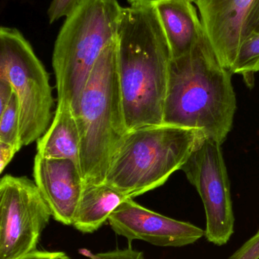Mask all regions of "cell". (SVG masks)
Masks as SVG:
<instances>
[{"mask_svg": "<svg viewBox=\"0 0 259 259\" xmlns=\"http://www.w3.org/2000/svg\"><path fill=\"white\" fill-rule=\"evenodd\" d=\"M126 199L124 195L106 183L85 185L72 226L83 234L94 233Z\"/></svg>", "mask_w": 259, "mask_h": 259, "instance_id": "obj_14", "label": "cell"}, {"mask_svg": "<svg viewBox=\"0 0 259 259\" xmlns=\"http://www.w3.org/2000/svg\"><path fill=\"white\" fill-rule=\"evenodd\" d=\"M14 94L15 91L9 78L0 77V112L7 107Z\"/></svg>", "mask_w": 259, "mask_h": 259, "instance_id": "obj_21", "label": "cell"}, {"mask_svg": "<svg viewBox=\"0 0 259 259\" xmlns=\"http://www.w3.org/2000/svg\"><path fill=\"white\" fill-rule=\"evenodd\" d=\"M155 7L172 59L190 53L205 33L195 3L192 0H161Z\"/></svg>", "mask_w": 259, "mask_h": 259, "instance_id": "obj_12", "label": "cell"}, {"mask_svg": "<svg viewBox=\"0 0 259 259\" xmlns=\"http://www.w3.org/2000/svg\"><path fill=\"white\" fill-rule=\"evenodd\" d=\"M231 71L242 74L247 80H252L253 74L259 71V31L243 37Z\"/></svg>", "mask_w": 259, "mask_h": 259, "instance_id": "obj_15", "label": "cell"}, {"mask_svg": "<svg viewBox=\"0 0 259 259\" xmlns=\"http://www.w3.org/2000/svg\"><path fill=\"white\" fill-rule=\"evenodd\" d=\"M130 6H152L161 0H127Z\"/></svg>", "mask_w": 259, "mask_h": 259, "instance_id": "obj_24", "label": "cell"}, {"mask_svg": "<svg viewBox=\"0 0 259 259\" xmlns=\"http://www.w3.org/2000/svg\"><path fill=\"white\" fill-rule=\"evenodd\" d=\"M18 152V149L12 145L0 142V173L4 171Z\"/></svg>", "mask_w": 259, "mask_h": 259, "instance_id": "obj_22", "label": "cell"}, {"mask_svg": "<svg viewBox=\"0 0 259 259\" xmlns=\"http://www.w3.org/2000/svg\"><path fill=\"white\" fill-rule=\"evenodd\" d=\"M33 176L52 213L63 225H72L85 183L80 167L68 159H53L36 154Z\"/></svg>", "mask_w": 259, "mask_h": 259, "instance_id": "obj_10", "label": "cell"}, {"mask_svg": "<svg viewBox=\"0 0 259 259\" xmlns=\"http://www.w3.org/2000/svg\"><path fill=\"white\" fill-rule=\"evenodd\" d=\"M228 259H259V229Z\"/></svg>", "mask_w": 259, "mask_h": 259, "instance_id": "obj_18", "label": "cell"}, {"mask_svg": "<svg viewBox=\"0 0 259 259\" xmlns=\"http://www.w3.org/2000/svg\"><path fill=\"white\" fill-rule=\"evenodd\" d=\"M232 74L204 33L190 53L170 62L163 124L198 130L222 144L237 109Z\"/></svg>", "mask_w": 259, "mask_h": 259, "instance_id": "obj_2", "label": "cell"}, {"mask_svg": "<svg viewBox=\"0 0 259 259\" xmlns=\"http://www.w3.org/2000/svg\"><path fill=\"white\" fill-rule=\"evenodd\" d=\"M221 143L206 137L181 170L200 195L206 214L207 240L224 246L234 232L231 187Z\"/></svg>", "mask_w": 259, "mask_h": 259, "instance_id": "obj_8", "label": "cell"}, {"mask_svg": "<svg viewBox=\"0 0 259 259\" xmlns=\"http://www.w3.org/2000/svg\"><path fill=\"white\" fill-rule=\"evenodd\" d=\"M0 142L12 145L18 151L23 146L20 136L19 104L15 93L7 107L0 112Z\"/></svg>", "mask_w": 259, "mask_h": 259, "instance_id": "obj_16", "label": "cell"}, {"mask_svg": "<svg viewBox=\"0 0 259 259\" xmlns=\"http://www.w3.org/2000/svg\"><path fill=\"white\" fill-rule=\"evenodd\" d=\"M52 217L34 181L5 175L0 181V259H15L36 250Z\"/></svg>", "mask_w": 259, "mask_h": 259, "instance_id": "obj_7", "label": "cell"}, {"mask_svg": "<svg viewBox=\"0 0 259 259\" xmlns=\"http://www.w3.org/2000/svg\"><path fill=\"white\" fill-rule=\"evenodd\" d=\"M82 0H53L47 11L50 24L62 17L71 15Z\"/></svg>", "mask_w": 259, "mask_h": 259, "instance_id": "obj_17", "label": "cell"}, {"mask_svg": "<svg viewBox=\"0 0 259 259\" xmlns=\"http://www.w3.org/2000/svg\"><path fill=\"white\" fill-rule=\"evenodd\" d=\"M117 60L128 130L162 124L172 56L155 5L123 8Z\"/></svg>", "mask_w": 259, "mask_h": 259, "instance_id": "obj_1", "label": "cell"}, {"mask_svg": "<svg viewBox=\"0 0 259 259\" xmlns=\"http://www.w3.org/2000/svg\"><path fill=\"white\" fill-rule=\"evenodd\" d=\"M255 0H196L205 33L225 68L231 71ZM232 72V71H231Z\"/></svg>", "mask_w": 259, "mask_h": 259, "instance_id": "obj_11", "label": "cell"}, {"mask_svg": "<svg viewBox=\"0 0 259 259\" xmlns=\"http://www.w3.org/2000/svg\"><path fill=\"white\" fill-rule=\"evenodd\" d=\"M80 133L69 103L57 102L54 118L45 134L38 140L36 154L47 158L68 159L80 167Z\"/></svg>", "mask_w": 259, "mask_h": 259, "instance_id": "obj_13", "label": "cell"}, {"mask_svg": "<svg viewBox=\"0 0 259 259\" xmlns=\"http://www.w3.org/2000/svg\"><path fill=\"white\" fill-rule=\"evenodd\" d=\"M15 259H69L63 252L34 250Z\"/></svg>", "mask_w": 259, "mask_h": 259, "instance_id": "obj_23", "label": "cell"}, {"mask_svg": "<svg viewBox=\"0 0 259 259\" xmlns=\"http://www.w3.org/2000/svg\"><path fill=\"white\" fill-rule=\"evenodd\" d=\"M108 221L113 231L129 243L138 240L161 247H182L205 235L202 228L158 214L130 198L111 214Z\"/></svg>", "mask_w": 259, "mask_h": 259, "instance_id": "obj_9", "label": "cell"}, {"mask_svg": "<svg viewBox=\"0 0 259 259\" xmlns=\"http://www.w3.org/2000/svg\"><path fill=\"white\" fill-rule=\"evenodd\" d=\"M258 31H259V0H255L248 14L246 22H245L243 37L251 32Z\"/></svg>", "mask_w": 259, "mask_h": 259, "instance_id": "obj_20", "label": "cell"}, {"mask_svg": "<svg viewBox=\"0 0 259 259\" xmlns=\"http://www.w3.org/2000/svg\"><path fill=\"white\" fill-rule=\"evenodd\" d=\"M90 259H144L142 252L129 247L125 249H116L93 255Z\"/></svg>", "mask_w": 259, "mask_h": 259, "instance_id": "obj_19", "label": "cell"}, {"mask_svg": "<svg viewBox=\"0 0 259 259\" xmlns=\"http://www.w3.org/2000/svg\"><path fill=\"white\" fill-rule=\"evenodd\" d=\"M122 10L117 0H82L59 30L52 59L58 101L69 103L75 115L94 65L117 40Z\"/></svg>", "mask_w": 259, "mask_h": 259, "instance_id": "obj_5", "label": "cell"}, {"mask_svg": "<svg viewBox=\"0 0 259 259\" xmlns=\"http://www.w3.org/2000/svg\"><path fill=\"white\" fill-rule=\"evenodd\" d=\"M206 136L198 130L160 124L129 131L116 152L104 183L127 199L164 185L181 170Z\"/></svg>", "mask_w": 259, "mask_h": 259, "instance_id": "obj_4", "label": "cell"}, {"mask_svg": "<svg viewBox=\"0 0 259 259\" xmlns=\"http://www.w3.org/2000/svg\"><path fill=\"white\" fill-rule=\"evenodd\" d=\"M192 1H193V3H195V2H196V0H192Z\"/></svg>", "mask_w": 259, "mask_h": 259, "instance_id": "obj_25", "label": "cell"}, {"mask_svg": "<svg viewBox=\"0 0 259 259\" xmlns=\"http://www.w3.org/2000/svg\"><path fill=\"white\" fill-rule=\"evenodd\" d=\"M0 77L9 78L18 100L22 146L38 141L53 121L50 77L30 44L15 28H0Z\"/></svg>", "mask_w": 259, "mask_h": 259, "instance_id": "obj_6", "label": "cell"}, {"mask_svg": "<svg viewBox=\"0 0 259 259\" xmlns=\"http://www.w3.org/2000/svg\"><path fill=\"white\" fill-rule=\"evenodd\" d=\"M76 117L85 185L104 183L113 158L129 131L117 71V40L105 49L94 65Z\"/></svg>", "mask_w": 259, "mask_h": 259, "instance_id": "obj_3", "label": "cell"}]
</instances>
